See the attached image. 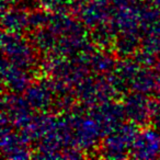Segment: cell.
Returning a JSON list of instances; mask_svg holds the SVG:
<instances>
[{
	"label": "cell",
	"mask_w": 160,
	"mask_h": 160,
	"mask_svg": "<svg viewBox=\"0 0 160 160\" xmlns=\"http://www.w3.org/2000/svg\"><path fill=\"white\" fill-rule=\"evenodd\" d=\"M138 128L135 123L120 125L118 128L107 135L102 147L103 157L118 159L128 157L127 152L131 153L133 145L137 138Z\"/></svg>",
	"instance_id": "cell-1"
},
{
	"label": "cell",
	"mask_w": 160,
	"mask_h": 160,
	"mask_svg": "<svg viewBox=\"0 0 160 160\" xmlns=\"http://www.w3.org/2000/svg\"><path fill=\"white\" fill-rule=\"evenodd\" d=\"M2 53L9 62L23 69H29L35 62L33 49L19 33H3L1 38Z\"/></svg>",
	"instance_id": "cell-2"
},
{
	"label": "cell",
	"mask_w": 160,
	"mask_h": 160,
	"mask_svg": "<svg viewBox=\"0 0 160 160\" xmlns=\"http://www.w3.org/2000/svg\"><path fill=\"white\" fill-rule=\"evenodd\" d=\"M70 131L72 132L73 146L80 149H90L97 144L99 138L104 135L101 125L96 118H71L68 122Z\"/></svg>",
	"instance_id": "cell-3"
},
{
	"label": "cell",
	"mask_w": 160,
	"mask_h": 160,
	"mask_svg": "<svg viewBox=\"0 0 160 160\" xmlns=\"http://www.w3.org/2000/svg\"><path fill=\"white\" fill-rule=\"evenodd\" d=\"M125 115L136 125H145L160 109L157 101L149 100L144 93L135 92L126 97L124 101Z\"/></svg>",
	"instance_id": "cell-4"
},
{
	"label": "cell",
	"mask_w": 160,
	"mask_h": 160,
	"mask_svg": "<svg viewBox=\"0 0 160 160\" xmlns=\"http://www.w3.org/2000/svg\"><path fill=\"white\" fill-rule=\"evenodd\" d=\"M30 105L27 100L18 98L16 94H9L3 97L2 100V115L8 118L14 127L23 128L31 124L32 118Z\"/></svg>",
	"instance_id": "cell-5"
},
{
	"label": "cell",
	"mask_w": 160,
	"mask_h": 160,
	"mask_svg": "<svg viewBox=\"0 0 160 160\" xmlns=\"http://www.w3.org/2000/svg\"><path fill=\"white\" fill-rule=\"evenodd\" d=\"M160 155V133L155 128H145L139 132L131 157L137 159H155Z\"/></svg>",
	"instance_id": "cell-6"
},
{
	"label": "cell",
	"mask_w": 160,
	"mask_h": 160,
	"mask_svg": "<svg viewBox=\"0 0 160 160\" xmlns=\"http://www.w3.org/2000/svg\"><path fill=\"white\" fill-rule=\"evenodd\" d=\"M28 142L22 136H18L10 132V127L6 126L1 129V149L6 159H27L32 157L25 145Z\"/></svg>",
	"instance_id": "cell-7"
},
{
	"label": "cell",
	"mask_w": 160,
	"mask_h": 160,
	"mask_svg": "<svg viewBox=\"0 0 160 160\" xmlns=\"http://www.w3.org/2000/svg\"><path fill=\"white\" fill-rule=\"evenodd\" d=\"M2 83L13 93L27 90L30 86V78L23 68L16 66L7 59L2 60L1 66Z\"/></svg>",
	"instance_id": "cell-8"
},
{
	"label": "cell",
	"mask_w": 160,
	"mask_h": 160,
	"mask_svg": "<svg viewBox=\"0 0 160 160\" xmlns=\"http://www.w3.org/2000/svg\"><path fill=\"white\" fill-rule=\"evenodd\" d=\"M92 116L101 125L104 135H108L121 125V122L125 116L124 107L105 103L104 107L97 108L96 113H93Z\"/></svg>",
	"instance_id": "cell-9"
},
{
	"label": "cell",
	"mask_w": 160,
	"mask_h": 160,
	"mask_svg": "<svg viewBox=\"0 0 160 160\" xmlns=\"http://www.w3.org/2000/svg\"><path fill=\"white\" fill-rule=\"evenodd\" d=\"M25 100L32 109L46 110L52 104L51 90L42 83L29 86L25 91Z\"/></svg>",
	"instance_id": "cell-10"
},
{
	"label": "cell",
	"mask_w": 160,
	"mask_h": 160,
	"mask_svg": "<svg viewBox=\"0 0 160 160\" xmlns=\"http://www.w3.org/2000/svg\"><path fill=\"white\" fill-rule=\"evenodd\" d=\"M29 24L27 13L21 10L2 11V27L9 33H20Z\"/></svg>",
	"instance_id": "cell-11"
},
{
	"label": "cell",
	"mask_w": 160,
	"mask_h": 160,
	"mask_svg": "<svg viewBox=\"0 0 160 160\" xmlns=\"http://www.w3.org/2000/svg\"><path fill=\"white\" fill-rule=\"evenodd\" d=\"M131 83L136 92L146 94L157 89V76L147 68H140Z\"/></svg>",
	"instance_id": "cell-12"
},
{
	"label": "cell",
	"mask_w": 160,
	"mask_h": 160,
	"mask_svg": "<svg viewBox=\"0 0 160 160\" xmlns=\"http://www.w3.org/2000/svg\"><path fill=\"white\" fill-rule=\"evenodd\" d=\"M94 68V70L99 71H107L113 66V59L109 56H103V55H94L91 57V62L90 64Z\"/></svg>",
	"instance_id": "cell-13"
},
{
	"label": "cell",
	"mask_w": 160,
	"mask_h": 160,
	"mask_svg": "<svg viewBox=\"0 0 160 160\" xmlns=\"http://www.w3.org/2000/svg\"><path fill=\"white\" fill-rule=\"evenodd\" d=\"M144 49L151 54H160V35L150 34L144 41Z\"/></svg>",
	"instance_id": "cell-14"
},
{
	"label": "cell",
	"mask_w": 160,
	"mask_h": 160,
	"mask_svg": "<svg viewBox=\"0 0 160 160\" xmlns=\"http://www.w3.org/2000/svg\"><path fill=\"white\" fill-rule=\"evenodd\" d=\"M42 3L46 9L58 12L66 10L69 5L68 0H42Z\"/></svg>",
	"instance_id": "cell-15"
},
{
	"label": "cell",
	"mask_w": 160,
	"mask_h": 160,
	"mask_svg": "<svg viewBox=\"0 0 160 160\" xmlns=\"http://www.w3.org/2000/svg\"><path fill=\"white\" fill-rule=\"evenodd\" d=\"M45 20H46V14L36 12L29 17V25L33 28H41L45 23Z\"/></svg>",
	"instance_id": "cell-16"
},
{
	"label": "cell",
	"mask_w": 160,
	"mask_h": 160,
	"mask_svg": "<svg viewBox=\"0 0 160 160\" xmlns=\"http://www.w3.org/2000/svg\"><path fill=\"white\" fill-rule=\"evenodd\" d=\"M152 120L155 121L156 126H157V127H160V109L158 110V111L155 113V115L152 116Z\"/></svg>",
	"instance_id": "cell-17"
},
{
	"label": "cell",
	"mask_w": 160,
	"mask_h": 160,
	"mask_svg": "<svg viewBox=\"0 0 160 160\" xmlns=\"http://www.w3.org/2000/svg\"><path fill=\"white\" fill-rule=\"evenodd\" d=\"M19 0H2V10L6 8V6H11V5H14V3L18 2Z\"/></svg>",
	"instance_id": "cell-18"
},
{
	"label": "cell",
	"mask_w": 160,
	"mask_h": 160,
	"mask_svg": "<svg viewBox=\"0 0 160 160\" xmlns=\"http://www.w3.org/2000/svg\"><path fill=\"white\" fill-rule=\"evenodd\" d=\"M156 76H157V79L160 80V59L157 62V64H156Z\"/></svg>",
	"instance_id": "cell-19"
},
{
	"label": "cell",
	"mask_w": 160,
	"mask_h": 160,
	"mask_svg": "<svg viewBox=\"0 0 160 160\" xmlns=\"http://www.w3.org/2000/svg\"><path fill=\"white\" fill-rule=\"evenodd\" d=\"M159 157H160V155H159Z\"/></svg>",
	"instance_id": "cell-20"
}]
</instances>
